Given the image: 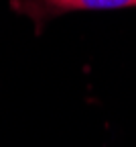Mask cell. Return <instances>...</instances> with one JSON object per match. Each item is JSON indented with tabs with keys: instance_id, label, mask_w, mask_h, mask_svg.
<instances>
[{
	"instance_id": "6da1fadb",
	"label": "cell",
	"mask_w": 136,
	"mask_h": 147,
	"mask_svg": "<svg viewBox=\"0 0 136 147\" xmlns=\"http://www.w3.org/2000/svg\"><path fill=\"white\" fill-rule=\"evenodd\" d=\"M132 6H136V0H37L29 4V12L35 8L41 14H57L69 10H114Z\"/></svg>"
}]
</instances>
